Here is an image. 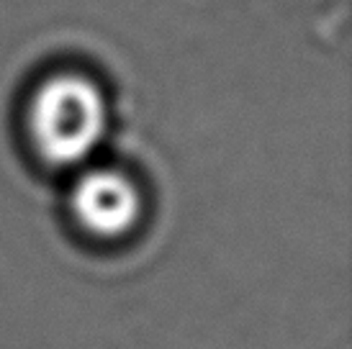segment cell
<instances>
[{"mask_svg":"<svg viewBox=\"0 0 352 349\" xmlns=\"http://www.w3.org/2000/svg\"><path fill=\"white\" fill-rule=\"evenodd\" d=\"M78 221L96 236H121L142 216V195L134 180L118 170L93 167L78 177L69 193Z\"/></svg>","mask_w":352,"mask_h":349,"instance_id":"obj_2","label":"cell"},{"mask_svg":"<svg viewBox=\"0 0 352 349\" xmlns=\"http://www.w3.org/2000/svg\"><path fill=\"white\" fill-rule=\"evenodd\" d=\"M108 128L106 98L82 75H54L41 82L29 106L34 146L50 165L75 167L88 162Z\"/></svg>","mask_w":352,"mask_h":349,"instance_id":"obj_1","label":"cell"}]
</instances>
